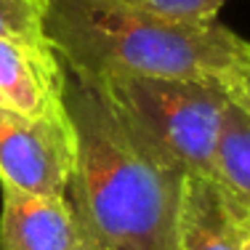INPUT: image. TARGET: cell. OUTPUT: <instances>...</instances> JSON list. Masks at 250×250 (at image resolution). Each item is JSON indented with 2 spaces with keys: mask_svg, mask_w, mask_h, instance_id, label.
Listing matches in <instances>:
<instances>
[{
  "mask_svg": "<svg viewBox=\"0 0 250 250\" xmlns=\"http://www.w3.org/2000/svg\"><path fill=\"white\" fill-rule=\"evenodd\" d=\"M77 160L67 200L101 250H176L187 173L165 160L96 80L64 67Z\"/></svg>",
  "mask_w": 250,
  "mask_h": 250,
  "instance_id": "obj_1",
  "label": "cell"
},
{
  "mask_svg": "<svg viewBox=\"0 0 250 250\" xmlns=\"http://www.w3.org/2000/svg\"><path fill=\"white\" fill-rule=\"evenodd\" d=\"M45 43L69 72L224 83L250 64V43L221 21H178L139 0H45Z\"/></svg>",
  "mask_w": 250,
  "mask_h": 250,
  "instance_id": "obj_2",
  "label": "cell"
},
{
  "mask_svg": "<svg viewBox=\"0 0 250 250\" xmlns=\"http://www.w3.org/2000/svg\"><path fill=\"white\" fill-rule=\"evenodd\" d=\"M96 83L178 170L218 178V144L229 104L221 83L144 75H112Z\"/></svg>",
  "mask_w": 250,
  "mask_h": 250,
  "instance_id": "obj_3",
  "label": "cell"
},
{
  "mask_svg": "<svg viewBox=\"0 0 250 250\" xmlns=\"http://www.w3.org/2000/svg\"><path fill=\"white\" fill-rule=\"evenodd\" d=\"M77 139L69 112L29 117L0 106V184L32 194H67Z\"/></svg>",
  "mask_w": 250,
  "mask_h": 250,
  "instance_id": "obj_4",
  "label": "cell"
},
{
  "mask_svg": "<svg viewBox=\"0 0 250 250\" xmlns=\"http://www.w3.org/2000/svg\"><path fill=\"white\" fill-rule=\"evenodd\" d=\"M0 250H101L67 194L3 189Z\"/></svg>",
  "mask_w": 250,
  "mask_h": 250,
  "instance_id": "obj_5",
  "label": "cell"
},
{
  "mask_svg": "<svg viewBox=\"0 0 250 250\" xmlns=\"http://www.w3.org/2000/svg\"><path fill=\"white\" fill-rule=\"evenodd\" d=\"M250 210L218 178L187 176L176 221V250H242Z\"/></svg>",
  "mask_w": 250,
  "mask_h": 250,
  "instance_id": "obj_6",
  "label": "cell"
},
{
  "mask_svg": "<svg viewBox=\"0 0 250 250\" xmlns=\"http://www.w3.org/2000/svg\"><path fill=\"white\" fill-rule=\"evenodd\" d=\"M0 106L29 117L64 112V64L51 45L0 38Z\"/></svg>",
  "mask_w": 250,
  "mask_h": 250,
  "instance_id": "obj_7",
  "label": "cell"
},
{
  "mask_svg": "<svg viewBox=\"0 0 250 250\" xmlns=\"http://www.w3.org/2000/svg\"><path fill=\"white\" fill-rule=\"evenodd\" d=\"M218 181H224L250 210V117L234 101L226 104L221 144H218Z\"/></svg>",
  "mask_w": 250,
  "mask_h": 250,
  "instance_id": "obj_8",
  "label": "cell"
},
{
  "mask_svg": "<svg viewBox=\"0 0 250 250\" xmlns=\"http://www.w3.org/2000/svg\"><path fill=\"white\" fill-rule=\"evenodd\" d=\"M45 0H0V38L48 45L43 35Z\"/></svg>",
  "mask_w": 250,
  "mask_h": 250,
  "instance_id": "obj_9",
  "label": "cell"
},
{
  "mask_svg": "<svg viewBox=\"0 0 250 250\" xmlns=\"http://www.w3.org/2000/svg\"><path fill=\"white\" fill-rule=\"evenodd\" d=\"M139 3L178 21L208 24V21H218V11L224 8L226 0H139Z\"/></svg>",
  "mask_w": 250,
  "mask_h": 250,
  "instance_id": "obj_10",
  "label": "cell"
},
{
  "mask_svg": "<svg viewBox=\"0 0 250 250\" xmlns=\"http://www.w3.org/2000/svg\"><path fill=\"white\" fill-rule=\"evenodd\" d=\"M226 93H229V101H234L242 112L250 117V64L242 67L240 72H234L229 80L224 83Z\"/></svg>",
  "mask_w": 250,
  "mask_h": 250,
  "instance_id": "obj_11",
  "label": "cell"
},
{
  "mask_svg": "<svg viewBox=\"0 0 250 250\" xmlns=\"http://www.w3.org/2000/svg\"><path fill=\"white\" fill-rule=\"evenodd\" d=\"M242 250H250V234L245 237V242H242Z\"/></svg>",
  "mask_w": 250,
  "mask_h": 250,
  "instance_id": "obj_12",
  "label": "cell"
}]
</instances>
